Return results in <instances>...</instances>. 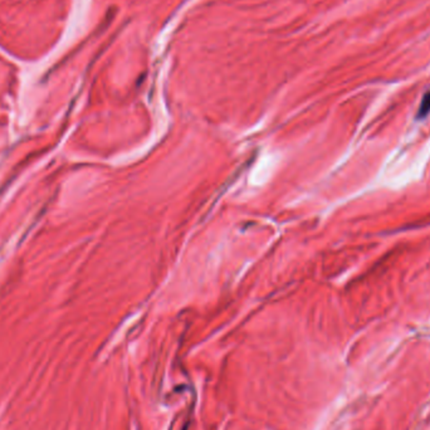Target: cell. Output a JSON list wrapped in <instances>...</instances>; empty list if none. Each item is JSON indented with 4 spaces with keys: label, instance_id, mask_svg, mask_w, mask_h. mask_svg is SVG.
<instances>
[{
    "label": "cell",
    "instance_id": "6da1fadb",
    "mask_svg": "<svg viewBox=\"0 0 430 430\" xmlns=\"http://www.w3.org/2000/svg\"><path fill=\"white\" fill-rule=\"evenodd\" d=\"M430 112V91L428 93L424 96L423 101H421V105H420V108H419V112H418V116L420 118L425 117L426 115Z\"/></svg>",
    "mask_w": 430,
    "mask_h": 430
}]
</instances>
